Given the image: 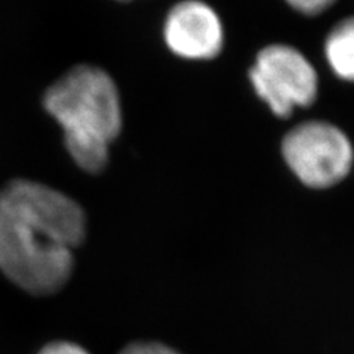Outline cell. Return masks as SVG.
<instances>
[{
	"mask_svg": "<svg viewBox=\"0 0 354 354\" xmlns=\"http://www.w3.org/2000/svg\"><path fill=\"white\" fill-rule=\"evenodd\" d=\"M120 354H180L174 348L160 344V342H133L126 348L121 350Z\"/></svg>",
	"mask_w": 354,
	"mask_h": 354,
	"instance_id": "ba28073f",
	"label": "cell"
},
{
	"mask_svg": "<svg viewBox=\"0 0 354 354\" xmlns=\"http://www.w3.org/2000/svg\"><path fill=\"white\" fill-rule=\"evenodd\" d=\"M297 12L303 15H319L334 5L337 0H285Z\"/></svg>",
	"mask_w": 354,
	"mask_h": 354,
	"instance_id": "52a82bcc",
	"label": "cell"
},
{
	"mask_svg": "<svg viewBox=\"0 0 354 354\" xmlns=\"http://www.w3.org/2000/svg\"><path fill=\"white\" fill-rule=\"evenodd\" d=\"M282 157L294 176L313 189L342 182L354 164V148L344 130L312 120L291 129L282 140Z\"/></svg>",
	"mask_w": 354,
	"mask_h": 354,
	"instance_id": "3957f363",
	"label": "cell"
},
{
	"mask_svg": "<svg viewBox=\"0 0 354 354\" xmlns=\"http://www.w3.org/2000/svg\"><path fill=\"white\" fill-rule=\"evenodd\" d=\"M37 354H91L82 346L70 341H55L44 346Z\"/></svg>",
	"mask_w": 354,
	"mask_h": 354,
	"instance_id": "9c48e42d",
	"label": "cell"
},
{
	"mask_svg": "<svg viewBox=\"0 0 354 354\" xmlns=\"http://www.w3.org/2000/svg\"><path fill=\"white\" fill-rule=\"evenodd\" d=\"M326 64L339 80L354 83V17L339 21L325 39Z\"/></svg>",
	"mask_w": 354,
	"mask_h": 354,
	"instance_id": "8992f818",
	"label": "cell"
},
{
	"mask_svg": "<svg viewBox=\"0 0 354 354\" xmlns=\"http://www.w3.org/2000/svg\"><path fill=\"white\" fill-rule=\"evenodd\" d=\"M254 92L276 117H290L298 108H308L319 95L315 65L290 44L263 48L250 68Z\"/></svg>",
	"mask_w": 354,
	"mask_h": 354,
	"instance_id": "277c9868",
	"label": "cell"
},
{
	"mask_svg": "<svg viewBox=\"0 0 354 354\" xmlns=\"http://www.w3.org/2000/svg\"><path fill=\"white\" fill-rule=\"evenodd\" d=\"M164 41L182 59L209 61L225 46V27L216 10L201 0L174 5L164 21Z\"/></svg>",
	"mask_w": 354,
	"mask_h": 354,
	"instance_id": "5b68a950",
	"label": "cell"
},
{
	"mask_svg": "<svg viewBox=\"0 0 354 354\" xmlns=\"http://www.w3.org/2000/svg\"><path fill=\"white\" fill-rule=\"evenodd\" d=\"M43 106L61 126L74 162L87 173L102 171L123 124L109 74L92 65L75 66L48 88Z\"/></svg>",
	"mask_w": 354,
	"mask_h": 354,
	"instance_id": "7a4b0ae2",
	"label": "cell"
},
{
	"mask_svg": "<svg viewBox=\"0 0 354 354\" xmlns=\"http://www.w3.org/2000/svg\"><path fill=\"white\" fill-rule=\"evenodd\" d=\"M84 236V212L68 195L31 180L0 191V272L21 290L58 292Z\"/></svg>",
	"mask_w": 354,
	"mask_h": 354,
	"instance_id": "6da1fadb",
	"label": "cell"
},
{
	"mask_svg": "<svg viewBox=\"0 0 354 354\" xmlns=\"http://www.w3.org/2000/svg\"><path fill=\"white\" fill-rule=\"evenodd\" d=\"M120 2H130V0H120Z\"/></svg>",
	"mask_w": 354,
	"mask_h": 354,
	"instance_id": "30bf717a",
	"label": "cell"
}]
</instances>
